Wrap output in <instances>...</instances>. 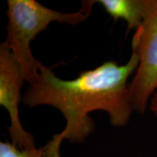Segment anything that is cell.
<instances>
[{"instance_id":"2","label":"cell","mask_w":157,"mask_h":157,"mask_svg":"<svg viewBox=\"0 0 157 157\" xmlns=\"http://www.w3.org/2000/svg\"><path fill=\"white\" fill-rule=\"evenodd\" d=\"M93 0L82 2L79 10L61 13L48 8L34 0L7 1V34L3 44L10 49L22 70L25 81L29 84L36 81L42 63L33 56L30 44L39 34L52 22L76 25L90 17Z\"/></svg>"},{"instance_id":"4","label":"cell","mask_w":157,"mask_h":157,"mask_svg":"<svg viewBox=\"0 0 157 157\" xmlns=\"http://www.w3.org/2000/svg\"><path fill=\"white\" fill-rule=\"evenodd\" d=\"M25 81L22 70L10 49L0 45V105L10 119L8 130L12 143L20 148H35L34 137L23 129L19 117L21 88Z\"/></svg>"},{"instance_id":"8","label":"cell","mask_w":157,"mask_h":157,"mask_svg":"<svg viewBox=\"0 0 157 157\" xmlns=\"http://www.w3.org/2000/svg\"><path fill=\"white\" fill-rule=\"evenodd\" d=\"M149 108L151 111L157 117V88L150 99Z\"/></svg>"},{"instance_id":"5","label":"cell","mask_w":157,"mask_h":157,"mask_svg":"<svg viewBox=\"0 0 157 157\" xmlns=\"http://www.w3.org/2000/svg\"><path fill=\"white\" fill-rule=\"evenodd\" d=\"M97 2L101 4L108 14L115 20H124L129 30H136L142 23L143 0H99Z\"/></svg>"},{"instance_id":"7","label":"cell","mask_w":157,"mask_h":157,"mask_svg":"<svg viewBox=\"0 0 157 157\" xmlns=\"http://www.w3.org/2000/svg\"><path fill=\"white\" fill-rule=\"evenodd\" d=\"M60 140L52 137L44 147L45 157H61L60 155V147L61 145Z\"/></svg>"},{"instance_id":"3","label":"cell","mask_w":157,"mask_h":157,"mask_svg":"<svg viewBox=\"0 0 157 157\" xmlns=\"http://www.w3.org/2000/svg\"><path fill=\"white\" fill-rule=\"evenodd\" d=\"M143 17L132 39L139 64L131 83L129 98L134 111L144 113L157 88V0H143Z\"/></svg>"},{"instance_id":"1","label":"cell","mask_w":157,"mask_h":157,"mask_svg":"<svg viewBox=\"0 0 157 157\" xmlns=\"http://www.w3.org/2000/svg\"><path fill=\"white\" fill-rule=\"evenodd\" d=\"M138 64V56L132 52L126 64L106 61L82 72L73 80L57 77L51 68L42 64L36 80L23 95V102L29 107L49 105L56 108L66 121V127L58 136L62 140L82 143L95 128L89 115L93 111L107 112L114 127L127 124L134 111L127 81Z\"/></svg>"},{"instance_id":"6","label":"cell","mask_w":157,"mask_h":157,"mask_svg":"<svg viewBox=\"0 0 157 157\" xmlns=\"http://www.w3.org/2000/svg\"><path fill=\"white\" fill-rule=\"evenodd\" d=\"M0 157H45L44 147L20 148L12 143H0Z\"/></svg>"}]
</instances>
